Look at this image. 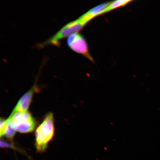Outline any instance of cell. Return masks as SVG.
<instances>
[{"mask_svg": "<svg viewBox=\"0 0 160 160\" xmlns=\"http://www.w3.org/2000/svg\"><path fill=\"white\" fill-rule=\"evenodd\" d=\"M55 133L53 114L46 115L42 122L36 130L35 147L37 151L42 153L45 151Z\"/></svg>", "mask_w": 160, "mask_h": 160, "instance_id": "1", "label": "cell"}, {"mask_svg": "<svg viewBox=\"0 0 160 160\" xmlns=\"http://www.w3.org/2000/svg\"><path fill=\"white\" fill-rule=\"evenodd\" d=\"M88 23L79 17L77 19L67 24L62 27L58 31L49 39L42 42L38 44L37 48H44L47 46L52 45L59 47L62 40L68 38L74 33L79 32Z\"/></svg>", "mask_w": 160, "mask_h": 160, "instance_id": "2", "label": "cell"}, {"mask_svg": "<svg viewBox=\"0 0 160 160\" xmlns=\"http://www.w3.org/2000/svg\"><path fill=\"white\" fill-rule=\"evenodd\" d=\"M7 121L16 131L26 133L31 132L36 126L35 119L29 112H12Z\"/></svg>", "mask_w": 160, "mask_h": 160, "instance_id": "3", "label": "cell"}, {"mask_svg": "<svg viewBox=\"0 0 160 160\" xmlns=\"http://www.w3.org/2000/svg\"><path fill=\"white\" fill-rule=\"evenodd\" d=\"M67 43L72 51L79 54L94 63L90 54L87 40L84 36L79 32L73 34L67 38Z\"/></svg>", "mask_w": 160, "mask_h": 160, "instance_id": "4", "label": "cell"}, {"mask_svg": "<svg viewBox=\"0 0 160 160\" xmlns=\"http://www.w3.org/2000/svg\"><path fill=\"white\" fill-rule=\"evenodd\" d=\"M39 91L37 82L29 91L22 96L15 106L12 112H25L28 111L35 92Z\"/></svg>", "mask_w": 160, "mask_h": 160, "instance_id": "5", "label": "cell"}, {"mask_svg": "<svg viewBox=\"0 0 160 160\" xmlns=\"http://www.w3.org/2000/svg\"><path fill=\"white\" fill-rule=\"evenodd\" d=\"M110 2H107L96 6L82 15L80 17L88 23L91 20L98 16L103 14L104 11L109 6Z\"/></svg>", "mask_w": 160, "mask_h": 160, "instance_id": "6", "label": "cell"}, {"mask_svg": "<svg viewBox=\"0 0 160 160\" xmlns=\"http://www.w3.org/2000/svg\"><path fill=\"white\" fill-rule=\"evenodd\" d=\"M133 2L132 0H118L111 2L109 5L104 11V14L108 12L118 8L125 7L129 3Z\"/></svg>", "mask_w": 160, "mask_h": 160, "instance_id": "7", "label": "cell"}, {"mask_svg": "<svg viewBox=\"0 0 160 160\" xmlns=\"http://www.w3.org/2000/svg\"><path fill=\"white\" fill-rule=\"evenodd\" d=\"M16 131L7 122V128L3 136L10 140L13 139L15 134Z\"/></svg>", "mask_w": 160, "mask_h": 160, "instance_id": "8", "label": "cell"}, {"mask_svg": "<svg viewBox=\"0 0 160 160\" xmlns=\"http://www.w3.org/2000/svg\"><path fill=\"white\" fill-rule=\"evenodd\" d=\"M1 147L3 148H10L20 152H23V151L18 148L16 147L12 143H9L8 142L1 140Z\"/></svg>", "mask_w": 160, "mask_h": 160, "instance_id": "9", "label": "cell"}, {"mask_svg": "<svg viewBox=\"0 0 160 160\" xmlns=\"http://www.w3.org/2000/svg\"><path fill=\"white\" fill-rule=\"evenodd\" d=\"M0 135L1 137L3 136L4 134L6 128H7V120H4V119L1 118V121H0Z\"/></svg>", "mask_w": 160, "mask_h": 160, "instance_id": "10", "label": "cell"}]
</instances>
